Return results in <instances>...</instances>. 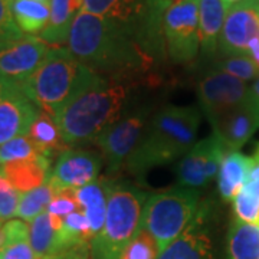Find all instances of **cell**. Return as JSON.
Instances as JSON below:
<instances>
[{
  "instance_id": "obj_1",
  "label": "cell",
  "mask_w": 259,
  "mask_h": 259,
  "mask_svg": "<svg viewBox=\"0 0 259 259\" xmlns=\"http://www.w3.org/2000/svg\"><path fill=\"white\" fill-rule=\"evenodd\" d=\"M68 49L94 72L118 82L147 72L156 62L127 30L83 10L75 16Z\"/></svg>"
},
{
  "instance_id": "obj_2",
  "label": "cell",
  "mask_w": 259,
  "mask_h": 259,
  "mask_svg": "<svg viewBox=\"0 0 259 259\" xmlns=\"http://www.w3.org/2000/svg\"><path fill=\"white\" fill-rule=\"evenodd\" d=\"M128 97V87L91 72L82 87L56 114L61 136L69 147L91 143L121 118Z\"/></svg>"
},
{
  "instance_id": "obj_3",
  "label": "cell",
  "mask_w": 259,
  "mask_h": 259,
  "mask_svg": "<svg viewBox=\"0 0 259 259\" xmlns=\"http://www.w3.org/2000/svg\"><path fill=\"white\" fill-rule=\"evenodd\" d=\"M200 121L202 112L194 105H170L160 110L147 122L124 166L131 175L141 177L182 158L196 143Z\"/></svg>"
},
{
  "instance_id": "obj_4",
  "label": "cell",
  "mask_w": 259,
  "mask_h": 259,
  "mask_svg": "<svg viewBox=\"0 0 259 259\" xmlns=\"http://www.w3.org/2000/svg\"><path fill=\"white\" fill-rule=\"evenodd\" d=\"M91 72L68 48L52 47L36 72L22 85V93L40 111L55 117Z\"/></svg>"
},
{
  "instance_id": "obj_5",
  "label": "cell",
  "mask_w": 259,
  "mask_h": 259,
  "mask_svg": "<svg viewBox=\"0 0 259 259\" xmlns=\"http://www.w3.org/2000/svg\"><path fill=\"white\" fill-rule=\"evenodd\" d=\"M166 0H81V10L127 30L156 61L166 55L163 20Z\"/></svg>"
},
{
  "instance_id": "obj_6",
  "label": "cell",
  "mask_w": 259,
  "mask_h": 259,
  "mask_svg": "<svg viewBox=\"0 0 259 259\" xmlns=\"http://www.w3.org/2000/svg\"><path fill=\"white\" fill-rule=\"evenodd\" d=\"M148 194L128 182H112L108 187L105 222L91 245V259H118L137 232Z\"/></svg>"
},
{
  "instance_id": "obj_7",
  "label": "cell",
  "mask_w": 259,
  "mask_h": 259,
  "mask_svg": "<svg viewBox=\"0 0 259 259\" xmlns=\"http://www.w3.org/2000/svg\"><path fill=\"white\" fill-rule=\"evenodd\" d=\"M199 207L200 193L196 189L179 186L148 194L141 214V229L156 239L161 252L190 226Z\"/></svg>"
},
{
  "instance_id": "obj_8",
  "label": "cell",
  "mask_w": 259,
  "mask_h": 259,
  "mask_svg": "<svg viewBox=\"0 0 259 259\" xmlns=\"http://www.w3.org/2000/svg\"><path fill=\"white\" fill-rule=\"evenodd\" d=\"M164 48L168 59L177 65L192 62L200 51L199 0H176L164 13Z\"/></svg>"
},
{
  "instance_id": "obj_9",
  "label": "cell",
  "mask_w": 259,
  "mask_h": 259,
  "mask_svg": "<svg viewBox=\"0 0 259 259\" xmlns=\"http://www.w3.org/2000/svg\"><path fill=\"white\" fill-rule=\"evenodd\" d=\"M147 110H136L127 117H121L94 140L110 176L118 173L125 164L147 127Z\"/></svg>"
},
{
  "instance_id": "obj_10",
  "label": "cell",
  "mask_w": 259,
  "mask_h": 259,
  "mask_svg": "<svg viewBox=\"0 0 259 259\" xmlns=\"http://www.w3.org/2000/svg\"><path fill=\"white\" fill-rule=\"evenodd\" d=\"M226 153L228 150L216 133L194 143L179 160L176 170L179 186L196 190L206 187L214 177H218Z\"/></svg>"
},
{
  "instance_id": "obj_11",
  "label": "cell",
  "mask_w": 259,
  "mask_h": 259,
  "mask_svg": "<svg viewBox=\"0 0 259 259\" xmlns=\"http://www.w3.org/2000/svg\"><path fill=\"white\" fill-rule=\"evenodd\" d=\"M248 95L249 87L246 82L218 69L209 72L199 82V101L210 125L246 101Z\"/></svg>"
},
{
  "instance_id": "obj_12",
  "label": "cell",
  "mask_w": 259,
  "mask_h": 259,
  "mask_svg": "<svg viewBox=\"0 0 259 259\" xmlns=\"http://www.w3.org/2000/svg\"><path fill=\"white\" fill-rule=\"evenodd\" d=\"M51 47L35 35H23L19 39L0 45V76L22 90L44 62Z\"/></svg>"
},
{
  "instance_id": "obj_13",
  "label": "cell",
  "mask_w": 259,
  "mask_h": 259,
  "mask_svg": "<svg viewBox=\"0 0 259 259\" xmlns=\"http://www.w3.org/2000/svg\"><path fill=\"white\" fill-rule=\"evenodd\" d=\"M102 163L100 153L71 147L58 156L49 183L56 192L66 189L78 190L100 179Z\"/></svg>"
},
{
  "instance_id": "obj_14",
  "label": "cell",
  "mask_w": 259,
  "mask_h": 259,
  "mask_svg": "<svg viewBox=\"0 0 259 259\" xmlns=\"http://www.w3.org/2000/svg\"><path fill=\"white\" fill-rule=\"evenodd\" d=\"M256 36H259V0H250L228 9L218 51L225 56L246 55L249 42Z\"/></svg>"
},
{
  "instance_id": "obj_15",
  "label": "cell",
  "mask_w": 259,
  "mask_h": 259,
  "mask_svg": "<svg viewBox=\"0 0 259 259\" xmlns=\"http://www.w3.org/2000/svg\"><path fill=\"white\" fill-rule=\"evenodd\" d=\"M228 151H239L259 128V102L252 95L212 125Z\"/></svg>"
},
{
  "instance_id": "obj_16",
  "label": "cell",
  "mask_w": 259,
  "mask_h": 259,
  "mask_svg": "<svg viewBox=\"0 0 259 259\" xmlns=\"http://www.w3.org/2000/svg\"><path fill=\"white\" fill-rule=\"evenodd\" d=\"M40 110L22 90L15 91L0 101V146L10 140L26 136Z\"/></svg>"
},
{
  "instance_id": "obj_17",
  "label": "cell",
  "mask_w": 259,
  "mask_h": 259,
  "mask_svg": "<svg viewBox=\"0 0 259 259\" xmlns=\"http://www.w3.org/2000/svg\"><path fill=\"white\" fill-rule=\"evenodd\" d=\"M206 219L204 207H199L190 226L161 250L157 259H213L212 239L204 228Z\"/></svg>"
},
{
  "instance_id": "obj_18",
  "label": "cell",
  "mask_w": 259,
  "mask_h": 259,
  "mask_svg": "<svg viewBox=\"0 0 259 259\" xmlns=\"http://www.w3.org/2000/svg\"><path fill=\"white\" fill-rule=\"evenodd\" d=\"M0 170L20 194L48 183L52 173L51 158L42 154L28 160L3 164Z\"/></svg>"
},
{
  "instance_id": "obj_19",
  "label": "cell",
  "mask_w": 259,
  "mask_h": 259,
  "mask_svg": "<svg viewBox=\"0 0 259 259\" xmlns=\"http://www.w3.org/2000/svg\"><path fill=\"white\" fill-rule=\"evenodd\" d=\"M250 157L241 151H228L218 173V192L223 202H232L249 180Z\"/></svg>"
},
{
  "instance_id": "obj_20",
  "label": "cell",
  "mask_w": 259,
  "mask_h": 259,
  "mask_svg": "<svg viewBox=\"0 0 259 259\" xmlns=\"http://www.w3.org/2000/svg\"><path fill=\"white\" fill-rule=\"evenodd\" d=\"M226 12L222 0H199V36L203 56H213L218 52Z\"/></svg>"
},
{
  "instance_id": "obj_21",
  "label": "cell",
  "mask_w": 259,
  "mask_h": 259,
  "mask_svg": "<svg viewBox=\"0 0 259 259\" xmlns=\"http://www.w3.org/2000/svg\"><path fill=\"white\" fill-rule=\"evenodd\" d=\"M81 10V0H51V16L39 37L49 47L68 44L75 16Z\"/></svg>"
},
{
  "instance_id": "obj_22",
  "label": "cell",
  "mask_w": 259,
  "mask_h": 259,
  "mask_svg": "<svg viewBox=\"0 0 259 259\" xmlns=\"http://www.w3.org/2000/svg\"><path fill=\"white\" fill-rule=\"evenodd\" d=\"M108 187L110 179L100 177L90 185L75 190L76 199L82 207L87 219L91 225L94 238L100 233L105 222L107 214V202H108Z\"/></svg>"
},
{
  "instance_id": "obj_23",
  "label": "cell",
  "mask_w": 259,
  "mask_h": 259,
  "mask_svg": "<svg viewBox=\"0 0 259 259\" xmlns=\"http://www.w3.org/2000/svg\"><path fill=\"white\" fill-rule=\"evenodd\" d=\"M28 137L37 150V153L49 158L59 156L71 148L62 139L55 118L44 111L39 112L36 120L30 125Z\"/></svg>"
},
{
  "instance_id": "obj_24",
  "label": "cell",
  "mask_w": 259,
  "mask_h": 259,
  "mask_svg": "<svg viewBox=\"0 0 259 259\" xmlns=\"http://www.w3.org/2000/svg\"><path fill=\"white\" fill-rule=\"evenodd\" d=\"M228 259H259V223L233 219L226 238Z\"/></svg>"
},
{
  "instance_id": "obj_25",
  "label": "cell",
  "mask_w": 259,
  "mask_h": 259,
  "mask_svg": "<svg viewBox=\"0 0 259 259\" xmlns=\"http://www.w3.org/2000/svg\"><path fill=\"white\" fill-rule=\"evenodd\" d=\"M13 16L23 33L40 35L49 22L51 0H13Z\"/></svg>"
},
{
  "instance_id": "obj_26",
  "label": "cell",
  "mask_w": 259,
  "mask_h": 259,
  "mask_svg": "<svg viewBox=\"0 0 259 259\" xmlns=\"http://www.w3.org/2000/svg\"><path fill=\"white\" fill-rule=\"evenodd\" d=\"M55 194L56 190L54 189V186L49 183V180H48V183L39 186L30 192L22 193L20 199H19L16 218H19L23 222L35 221L39 214L47 212Z\"/></svg>"
},
{
  "instance_id": "obj_27",
  "label": "cell",
  "mask_w": 259,
  "mask_h": 259,
  "mask_svg": "<svg viewBox=\"0 0 259 259\" xmlns=\"http://www.w3.org/2000/svg\"><path fill=\"white\" fill-rule=\"evenodd\" d=\"M232 203L235 219L245 223H259V182L248 180Z\"/></svg>"
},
{
  "instance_id": "obj_28",
  "label": "cell",
  "mask_w": 259,
  "mask_h": 259,
  "mask_svg": "<svg viewBox=\"0 0 259 259\" xmlns=\"http://www.w3.org/2000/svg\"><path fill=\"white\" fill-rule=\"evenodd\" d=\"M218 71H222L225 74H229L243 82L255 81L259 76V68L256 64L250 59V56L236 55L225 56V59L219 61L216 65Z\"/></svg>"
},
{
  "instance_id": "obj_29",
  "label": "cell",
  "mask_w": 259,
  "mask_h": 259,
  "mask_svg": "<svg viewBox=\"0 0 259 259\" xmlns=\"http://www.w3.org/2000/svg\"><path fill=\"white\" fill-rule=\"evenodd\" d=\"M160 249L156 239L144 229H140L137 235L127 243L118 259H157Z\"/></svg>"
},
{
  "instance_id": "obj_30",
  "label": "cell",
  "mask_w": 259,
  "mask_h": 259,
  "mask_svg": "<svg viewBox=\"0 0 259 259\" xmlns=\"http://www.w3.org/2000/svg\"><path fill=\"white\" fill-rule=\"evenodd\" d=\"M81 204L76 199V193L75 190L71 189H66V190H59L56 192L55 197L52 199V202L49 204L47 212L51 216V221L54 223V226L61 229L62 228V223L64 219L71 214V213L76 212V210H81Z\"/></svg>"
},
{
  "instance_id": "obj_31",
  "label": "cell",
  "mask_w": 259,
  "mask_h": 259,
  "mask_svg": "<svg viewBox=\"0 0 259 259\" xmlns=\"http://www.w3.org/2000/svg\"><path fill=\"white\" fill-rule=\"evenodd\" d=\"M37 150L29 140L28 134L10 140L0 146V161L2 164H8L12 161H20L28 158L36 157Z\"/></svg>"
},
{
  "instance_id": "obj_32",
  "label": "cell",
  "mask_w": 259,
  "mask_h": 259,
  "mask_svg": "<svg viewBox=\"0 0 259 259\" xmlns=\"http://www.w3.org/2000/svg\"><path fill=\"white\" fill-rule=\"evenodd\" d=\"M20 193L0 170V219L10 221L16 216Z\"/></svg>"
},
{
  "instance_id": "obj_33",
  "label": "cell",
  "mask_w": 259,
  "mask_h": 259,
  "mask_svg": "<svg viewBox=\"0 0 259 259\" xmlns=\"http://www.w3.org/2000/svg\"><path fill=\"white\" fill-rule=\"evenodd\" d=\"M23 36L13 16V0H0V45Z\"/></svg>"
},
{
  "instance_id": "obj_34",
  "label": "cell",
  "mask_w": 259,
  "mask_h": 259,
  "mask_svg": "<svg viewBox=\"0 0 259 259\" xmlns=\"http://www.w3.org/2000/svg\"><path fill=\"white\" fill-rule=\"evenodd\" d=\"M0 259H36L29 242V235L19 236L9 242L6 248L0 252Z\"/></svg>"
},
{
  "instance_id": "obj_35",
  "label": "cell",
  "mask_w": 259,
  "mask_h": 259,
  "mask_svg": "<svg viewBox=\"0 0 259 259\" xmlns=\"http://www.w3.org/2000/svg\"><path fill=\"white\" fill-rule=\"evenodd\" d=\"M249 180H256V182H259V143L256 144L253 156H250Z\"/></svg>"
},
{
  "instance_id": "obj_36",
  "label": "cell",
  "mask_w": 259,
  "mask_h": 259,
  "mask_svg": "<svg viewBox=\"0 0 259 259\" xmlns=\"http://www.w3.org/2000/svg\"><path fill=\"white\" fill-rule=\"evenodd\" d=\"M248 55L259 68V36L253 37L248 45Z\"/></svg>"
},
{
  "instance_id": "obj_37",
  "label": "cell",
  "mask_w": 259,
  "mask_h": 259,
  "mask_svg": "<svg viewBox=\"0 0 259 259\" xmlns=\"http://www.w3.org/2000/svg\"><path fill=\"white\" fill-rule=\"evenodd\" d=\"M20 88L16 87V85H13V83L8 82L5 78H2L0 76V101L5 98V97H8L9 94L15 93V91H19Z\"/></svg>"
},
{
  "instance_id": "obj_38",
  "label": "cell",
  "mask_w": 259,
  "mask_h": 259,
  "mask_svg": "<svg viewBox=\"0 0 259 259\" xmlns=\"http://www.w3.org/2000/svg\"><path fill=\"white\" fill-rule=\"evenodd\" d=\"M6 222L0 219V252L5 249V246L8 245V229H6Z\"/></svg>"
},
{
  "instance_id": "obj_39",
  "label": "cell",
  "mask_w": 259,
  "mask_h": 259,
  "mask_svg": "<svg viewBox=\"0 0 259 259\" xmlns=\"http://www.w3.org/2000/svg\"><path fill=\"white\" fill-rule=\"evenodd\" d=\"M249 94L255 101L259 102V76L253 81L252 87H249Z\"/></svg>"
},
{
  "instance_id": "obj_40",
  "label": "cell",
  "mask_w": 259,
  "mask_h": 259,
  "mask_svg": "<svg viewBox=\"0 0 259 259\" xmlns=\"http://www.w3.org/2000/svg\"><path fill=\"white\" fill-rule=\"evenodd\" d=\"M223 5L226 6V9L229 8H233V6H238V5H242V3H246V2H250V0H222Z\"/></svg>"
},
{
  "instance_id": "obj_41",
  "label": "cell",
  "mask_w": 259,
  "mask_h": 259,
  "mask_svg": "<svg viewBox=\"0 0 259 259\" xmlns=\"http://www.w3.org/2000/svg\"><path fill=\"white\" fill-rule=\"evenodd\" d=\"M167 3H170V5H171V3H173V2H176V0H166Z\"/></svg>"
},
{
  "instance_id": "obj_42",
  "label": "cell",
  "mask_w": 259,
  "mask_h": 259,
  "mask_svg": "<svg viewBox=\"0 0 259 259\" xmlns=\"http://www.w3.org/2000/svg\"><path fill=\"white\" fill-rule=\"evenodd\" d=\"M0 164H2V161H0Z\"/></svg>"
}]
</instances>
